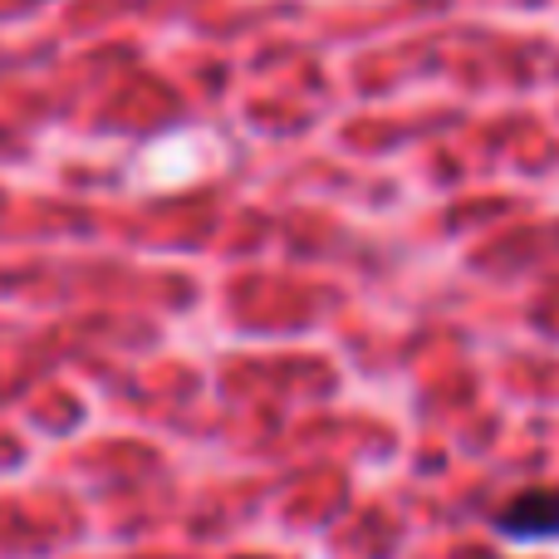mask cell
I'll list each match as a JSON object with an SVG mask.
<instances>
[{
    "label": "cell",
    "mask_w": 559,
    "mask_h": 559,
    "mask_svg": "<svg viewBox=\"0 0 559 559\" xmlns=\"http://www.w3.org/2000/svg\"><path fill=\"white\" fill-rule=\"evenodd\" d=\"M496 531L506 540L525 545H550L559 540V486H540V491H521L496 511Z\"/></svg>",
    "instance_id": "obj_1"
}]
</instances>
